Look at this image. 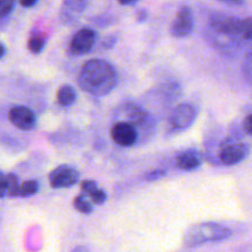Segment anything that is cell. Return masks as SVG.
Returning a JSON list of instances; mask_svg holds the SVG:
<instances>
[{
    "label": "cell",
    "instance_id": "20",
    "mask_svg": "<svg viewBox=\"0 0 252 252\" xmlns=\"http://www.w3.org/2000/svg\"><path fill=\"white\" fill-rule=\"evenodd\" d=\"M165 174H166V172H165L164 170H154V171L149 172V174L147 175V179L149 180V181H155V180H159L160 177L165 176Z\"/></svg>",
    "mask_w": 252,
    "mask_h": 252
},
{
    "label": "cell",
    "instance_id": "19",
    "mask_svg": "<svg viewBox=\"0 0 252 252\" xmlns=\"http://www.w3.org/2000/svg\"><path fill=\"white\" fill-rule=\"evenodd\" d=\"M9 196V176L0 170V198Z\"/></svg>",
    "mask_w": 252,
    "mask_h": 252
},
{
    "label": "cell",
    "instance_id": "18",
    "mask_svg": "<svg viewBox=\"0 0 252 252\" xmlns=\"http://www.w3.org/2000/svg\"><path fill=\"white\" fill-rule=\"evenodd\" d=\"M15 7V0H0V19L7 17Z\"/></svg>",
    "mask_w": 252,
    "mask_h": 252
},
{
    "label": "cell",
    "instance_id": "12",
    "mask_svg": "<svg viewBox=\"0 0 252 252\" xmlns=\"http://www.w3.org/2000/svg\"><path fill=\"white\" fill-rule=\"evenodd\" d=\"M57 101L61 106H71L76 101V91L70 85H62L57 93Z\"/></svg>",
    "mask_w": 252,
    "mask_h": 252
},
{
    "label": "cell",
    "instance_id": "5",
    "mask_svg": "<svg viewBox=\"0 0 252 252\" xmlns=\"http://www.w3.org/2000/svg\"><path fill=\"white\" fill-rule=\"evenodd\" d=\"M194 29V17L189 6H182L171 25V34L177 38L189 36Z\"/></svg>",
    "mask_w": 252,
    "mask_h": 252
},
{
    "label": "cell",
    "instance_id": "10",
    "mask_svg": "<svg viewBox=\"0 0 252 252\" xmlns=\"http://www.w3.org/2000/svg\"><path fill=\"white\" fill-rule=\"evenodd\" d=\"M90 0H64L61 9V20L64 24H71L79 19L81 14L85 11Z\"/></svg>",
    "mask_w": 252,
    "mask_h": 252
},
{
    "label": "cell",
    "instance_id": "16",
    "mask_svg": "<svg viewBox=\"0 0 252 252\" xmlns=\"http://www.w3.org/2000/svg\"><path fill=\"white\" fill-rule=\"evenodd\" d=\"M73 206L76 211L80 212V213H83V214H89L93 212V204L88 201L86 196H84V194H81V196H78L74 198Z\"/></svg>",
    "mask_w": 252,
    "mask_h": 252
},
{
    "label": "cell",
    "instance_id": "2",
    "mask_svg": "<svg viewBox=\"0 0 252 252\" xmlns=\"http://www.w3.org/2000/svg\"><path fill=\"white\" fill-rule=\"evenodd\" d=\"M231 235V230L218 223H201L191 226L186 231L184 244L187 248L201 246L208 243L223 241Z\"/></svg>",
    "mask_w": 252,
    "mask_h": 252
},
{
    "label": "cell",
    "instance_id": "24",
    "mask_svg": "<svg viewBox=\"0 0 252 252\" xmlns=\"http://www.w3.org/2000/svg\"><path fill=\"white\" fill-rule=\"evenodd\" d=\"M221 1L226 2V4H230V5H241L244 4L245 0H221Z\"/></svg>",
    "mask_w": 252,
    "mask_h": 252
},
{
    "label": "cell",
    "instance_id": "11",
    "mask_svg": "<svg viewBox=\"0 0 252 252\" xmlns=\"http://www.w3.org/2000/svg\"><path fill=\"white\" fill-rule=\"evenodd\" d=\"M176 165L182 171H193L201 166V157L196 150H187L177 157Z\"/></svg>",
    "mask_w": 252,
    "mask_h": 252
},
{
    "label": "cell",
    "instance_id": "7",
    "mask_svg": "<svg viewBox=\"0 0 252 252\" xmlns=\"http://www.w3.org/2000/svg\"><path fill=\"white\" fill-rule=\"evenodd\" d=\"M96 41V32L94 30L81 29L76 32L71 38L70 44H69V51L74 56H81L86 54L93 49L94 44Z\"/></svg>",
    "mask_w": 252,
    "mask_h": 252
},
{
    "label": "cell",
    "instance_id": "27",
    "mask_svg": "<svg viewBox=\"0 0 252 252\" xmlns=\"http://www.w3.org/2000/svg\"><path fill=\"white\" fill-rule=\"evenodd\" d=\"M5 53H6V49H5V46L2 43H0V59H1L2 57L5 56Z\"/></svg>",
    "mask_w": 252,
    "mask_h": 252
},
{
    "label": "cell",
    "instance_id": "15",
    "mask_svg": "<svg viewBox=\"0 0 252 252\" xmlns=\"http://www.w3.org/2000/svg\"><path fill=\"white\" fill-rule=\"evenodd\" d=\"M238 38H241L244 39V41L248 42H252V17L240 19Z\"/></svg>",
    "mask_w": 252,
    "mask_h": 252
},
{
    "label": "cell",
    "instance_id": "14",
    "mask_svg": "<svg viewBox=\"0 0 252 252\" xmlns=\"http://www.w3.org/2000/svg\"><path fill=\"white\" fill-rule=\"evenodd\" d=\"M39 185L38 182L34 181V180H29V181H25L22 184H20L19 187V194L17 197H30L33 196L38 192Z\"/></svg>",
    "mask_w": 252,
    "mask_h": 252
},
{
    "label": "cell",
    "instance_id": "23",
    "mask_svg": "<svg viewBox=\"0 0 252 252\" xmlns=\"http://www.w3.org/2000/svg\"><path fill=\"white\" fill-rule=\"evenodd\" d=\"M137 17H138V21H145V20L148 19V12L145 11V10H139L137 14Z\"/></svg>",
    "mask_w": 252,
    "mask_h": 252
},
{
    "label": "cell",
    "instance_id": "8",
    "mask_svg": "<svg viewBox=\"0 0 252 252\" xmlns=\"http://www.w3.org/2000/svg\"><path fill=\"white\" fill-rule=\"evenodd\" d=\"M250 154V148L244 143H228L223 145L219 153V159L224 165H236L244 161Z\"/></svg>",
    "mask_w": 252,
    "mask_h": 252
},
{
    "label": "cell",
    "instance_id": "25",
    "mask_svg": "<svg viewBox=\"0 0 252 252\" xmlns=\"http://www.w3.org/2000/svg\"><path fill=\"white\" fill-rule=\"evenodd\" d=\"M71 252H90V250H89L86 246L80 245V246H76V248H74L73 251H71Z\"/></svg>",
    "mask_w": 252,
    "mask_h": 252
},
{
    "label": "cell",
    "instance_id": "3",
    "mask_svg": "<svg viewBox=\"0 0 252 252\" xmlns=\"http://www.w3.org/2000/svg\"><path fill=\"white\" fill-rule=\"evenodd\" d=\"M198 111L192 103H181L172 111L170 116V125L176 130H185L191 127L197 120Z\"/></svg>",
    "mask_w": 252,
    "mask_h": 252
},
{
    "label": "cell",
    "instance_id": "4",
    "mask_svg": "<svg viewBox=\"0 0 252 252\" xmlns=\"http://www.w3.org/2000/svg\"><path fill=\"white\" fill-rule=\"evenodd\" d=\"M48 181L53 189H69L79 181V172L74 167L62 165L48 175Z\"/></svg>",
    "mask_w": 252,
    "mask_h": 252
},
{
    "label": "cell",
    "instance_id": "22",
    "mask_svg": "<svg viewBox=\"0 0 252 252\" xmlns=\"http://www.w3.org/2000/svg\"><path fill=\"white\" fill-rule=\"evenodd\" d=\"M20 4L25 7H31L33 5H36L38 2V0H19Z\"/></svg>",
    "mask_w": 252,
    "mask_h": 252
},
{
    "label": "cell",
    "instance_id": "21",
    "mask_svg": "<svg viewBox=\"0 0 252 252\" xmlns=\"http://www.w3.org/2000/svg\"><path fill=\"white\" fill-rule=\"evenodd\" d=\"M244 129H245V132L248 134L252 135V113L246 116V118L244 120Z\"/></svg>",
    "mask_w": 252,
    "mask_h": 252
},
{
    "label": "cell",
    "instance_id": "9",
    "mask_svg": "<svg viewBox=\"0 0 252 252\" xmlns=\"http://www.w3.org/2000/svg\"><path fill=\"white\" fill-rule=\"evenodd\" d=\"M9 121L21 130H31L36 126V116L26 106H14L9 111Z\"/></svg>",
    "mask_w": 252,
    "mask_h": 252
},
{
    "label": "cell",
    "instance_id": "1",
    "mask_svg": "<svg viewBox=\"0 0 252 252\" xmlns=\"http://www.w3.org/2000/svg\"><path fill=\"white\" fill-rule=\"evenodd\" d=\"M117 71L112 64L103 59H90L81 66L78 83L81 90L93 96L102 97L116 88Z\"/></svg>",
    "mask_w": 252,
    "mask_h": 252
},
{
    "label": "cell",
    "instance_id": "6",
    "mask_svg": "<svg viewBox=\"0 0 252 252\" xmlns=\"http://www.w3.org/2000/svg\"><path fill=\"white\" fill-rule=\"evenodd\" d=\"M111 138L121 147H132L138 142V130L132 123L117 122L111 128Z\"/></svg>",
    "mask_w": 252,
    "mask_h": 252
},
{
    "label": "cell",
    "instance_id": "17",
    "mask_svg": "<svg viewBox=\"0 0 252 252\" xmlns=\"http://www.w3.org/2000/svg\"><path fill=\"white\" fill-rule=\"evenodd\" d=\"M86 197H89L95 204H103L106 202V199H107V194L105 193V191H102V189H98V187H96V189H94L93 192H90Z\"/></svg>",
    "mask_w": 252,
    "mask_h": 252
},
{
    "label": "cell",
    "instance_id": "26",
    "mask_svg": "<svg viewBox=\"0 0 252 252\" xmlns=\"http://www.w3.org/2000/svg\"><path fill=\"white\" fill-rule=\"evenodd\" d=\"M138 0H118V2H120L121 5H133Z\"/></svg>",
    "mask_w": 252,
    "mask_h": 252
},
{
    "label": "cell",
    "instance_id": "13",
    "mask_svg": "<svg viewBox=\"0 0 252 252\" xmlns=\"http://www.w3.org/2000/svg\"><path fill=\"white\" fill-rule=\"evenodd\" d=\"M47 37L44 34L39 33V32H33V33L30 36L29 42H27V46L31 53L38 54L43 51L44 46H46Z\"/></svg>",
    "mask_w": 252,
    "mask_h": 252
}]
</instances>
